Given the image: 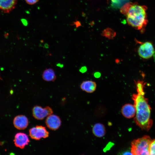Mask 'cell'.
<instances>
[{
    "mask_svg": "<svg viewBox=\"0 0 155 155\" xmlns=\"http://www.w3.org/2000/svg\"><path fill=\"white\" fill-rule=\"evenodd\" d=\"M138 52L141 57L145 59L149 58L154 54L153 45L150 42L142 43L139 47Z\"/></svg>",
    "mask_w": 155,
    "mask_h": 155,
    "instance_id": "5b68a950",
    "label": "cell"
},
{
    "mask_svg": "<svg viewBox=\"0 0 155 155\" xmlns=\"http://www.w3.org/2000/svg\"><path fill=\"white\" fill-rule=\"evenodd\" d=\"M14 126L19 130L26 128L28 125L27 118L24 115H19L15 117L13 120Z\"/></svg>",
    "mask_w": 155,
    "mask_h": 155,
    "instance_id": "9c48e42d",
    "label": "cell"
},
{
    "mask_svg": "<svg viewBox=\"0 0 155 155\" xmlns=\"http://www.w3.org/2000/svg\"><path fill=\"white\" fill-rule=\"evenodd\" d=\"M147 7L137 3L128 2L120 9L121 13L126 17L128 24L138 30L144 28L148 23Z\"/></svg>",
    "mask_w": 155,
    "mask_h": 155,
    "instance_id": "7a4b0ae2",
    "label": "cell"
},
{
    "mask_svg": "<svg viewBox=\"0 0 155 155\" xmlns=\"http://www.w3.org/2000/svg\"><path fill=\"white\" fill-rule=\"evenodd\" d=\"M108 0H107V3H108Z\"/></svg>",
    "mask_w": 155,
    "mask_h": 155,
    "instance_id": "603a6c76",
    "label": "cell"
},
{
    "mask_svg": "<svg viewBox=\"0 0 155 155\" xmlns=\"http://www.w3.org/2000/svg\"><path fill=\"white\" fill-rule=\"evenodd\" d=\"M42 77L44 80L46 81H54L56 76L54 70L51 68L46 69L43 72Z\"/></svg>",
    "mask_w": 155,
    "mask_h": 155,
    "instance_id": "5bb4252c",
    "label": "cell"
},
{
    "mask_svg": "<svg viewBox=\"0 0 155 155\" xmlns=\"http://www.w3.org/2000/svg\"><path fill=\"white\" fill-rule=\"evenodd\" d=\"M29 134L31 138L36 140L46 138L49 135V132L45 127L39 125H37L30 129Z\"/></svg>",
    "mask_w": 155,
    "mask_h": 155,
    "instance_id": "277c9868",
    "label": "cell"
},
{
    "mask_svg": "<svg viewBox=\"0 0 155 155\" xmlns=\"http://www.w3.org/2000/svg\"><path fill=\"white\" fill-rule=\"evenodd\" d=\"M33 117L38 120H42L45 117L52 114V109L49 106L43 108L38 106H34L32 110Z\"/></svg>",
    "mask_w": 155,
    "mask_h": 155,
    "instance_id": "8992f818",
    "label": "cell"
},
{
    "mask_svg": "<svg viewBox=\"0 0 155 155\" xmlns=\"http://www.w3.org/2000/svg\"><path fill=\"white\" fill-rule=\"evenodd\" d=\"M100 74L99 72H97L95 73L94 76L96 78H98L100 76Z\"/></svg>",
    "mask_w": 155,
    "mask_h": 155,
    "instance_id": "ffe728a7",
    "label": "cell"
},
{
    "mask_svg": "<svg viewBox=\"0 0 155 155\" xmlns=\"http://www.w3.org/2000/svg\"><path fill=\"white\" fill-rule=\"evenodd\" d=\"M121 113L124 117L131 118L136 115V109L134 105L130 104H125L122 107Z\"/></svg>",
    "mask_w": 155,
    "mask_h": 155,
    "instance_id": "30bf717a",
    "label": "cell"
},
{
    "mask_svg": "<svg viewBox=\"0 0 155 155\" xmlns=\"http://www.w3.org/2000/svg\"><path fill=\"white\" fill-rule=\"evenodd\" d=\"M92 131L93 135L96 137L101 138L104 136L106 130L105 125L100 123H95L93 126Z\"/></svg>",
    "mask_w": 155,
    "mask_h": 155,
    "instance_id": "7c38bea8",
    "label": "cell"
},
{
    "mask_svg": "<svg viewBox=\"0 0 155 155\" xmlns=\"http://www.w3.org/2000/svg\"><path fill=\"white\" fill-rule=\"evenodd\" d=\"M119 155H133L131 149H128L121 152Z\"/></svg>",
    "mask_w": 155,
    "mask_h": 155,
    "instance_id": "ac0fdd59",
    "label": "cell"
},
{
    "mask_svg": "<svg viewBox=\"0 0 155 155\" xmlns=\"http://www.w3.org/2000/svg\"><path fill=\"white\" fill-rule=\"evenodd\" d=\"M126 0H111L112 5L113 7L120 6Z\"/></svg>",
    "mask_w": 155,
    "mask_h": 155,
    "instance_id": "e0dca14e",
    "label": "cell"
},
{
    "mask_svg": "<svg viewBox=\"0 0 155 155\" xmlns=\"http://www.w3.org/2000/svg\"><path fill=\"white\" fill-rule=\"evenodd\" d=\"M46 124L49 129L55 130L58 129L61 125V121L58 116L51 114L48 116L45 120Z\"/></svg>",
    "mask_w": 155,
    "mask_h": 155,
    "instance_id": "52a82bcc",
    "label": "cell"
},
{
    "mask_svg": "<svg viewBox=\"0 0 155 155\" xmlns=\"http://www.w3.org/2000/svg\"><path fill=\"white\" fill-rule=\"evenodd\" d=\"M86 70V69L85 68V67H82L80 70V71L82 72H85Z\"/></svg>",
    "mask_w": 155,
    "mask_h": 155,
    "instance_id": "44dd1931",
    "label": "cell"
},
{
    "mask_svg": "<svg viewBox=\"0 0 155 155\" xmlns=\"http://www.w3.org/2000/svg\"><path fill=\"white\" fill-rule=\"evenodd\" d=\"M17 0H0V7L5 13H8L15 7Z\"/></svg>",
    "mask_w": 155,
    "mask_h": 155,
    "instance_id": "8fae6325",
    "label": "cell"
},
{
    "mask_svg": "<svg viewBox=\"0 0 155 155\" xmlns=\"http://www.w3.org/2000/svg\"><path fill=\"white\" fill-rule=\"evenodd\" d=\"M137 93L132 95L136 113L134 121L136 125L142 130L149 131L153 124L150 118L151 108L148 103V100L145 96L144 88L146 83L143 81H135Z\"/></svg>",
    "mask_w": 155,
    "mask_h": 155,
    "instance_id": "6da1fadb",
    "label": "cell"
},
{
    "mask_svg": "<svg viewBox=\"0 0 155 155\" xmlns=\"http://www.w3.org/2000/svg\"><path fill=\"white\" fill-rule=\"evenodd\" d=\"M149 150L150 155H155V139L152 140L150 144Z\"/></svg>",
    "mask_w": 155,
    "mask_h": 155,
    "instance_id": "2e32d148",
    "label": "cell"
},
{
    "mask_svg": "<svg viewBox=\"0 0 155 155\" xmlns=\"http://www.w3.org/2000/svg\"><path fill=\"white\" fill-rule=\"evenodd\" d=\"M97 84L94 81L88 80L83 81L80 85V88L83 91L88 93L94 92L96 90Z\"/></svg>",
    "mask_w": 155,
    "mask_h": 155,
    "instance_id": "4fadbf2b",
    "label": "cell"
},
{
    "mask_svg": "<svg viewBox=\"0 0 155 155\" xmlns=\"http://www.w3.org/2000/svg\"><path fill=\"white\" fill-rule=\"evenodd\" d=\"M154 60L155 62V51L154 52Z\"/></svg>",
    "mask_w": 155,
    "mask_h": 155,
    "instance_id": "7402d4cb",
    "label": "cell"
},
{
    "mask_svg": "<svg viewBox=\"0 0 155 155\" xmlns=\"http://www.w3.org/2000/svg\"><path fill=\"white\" fill-rule=\"evenodd\" d=\"M116 32L111 28H107L102 31L101 33L102 36L109 39H113L115 36Z\"/></svg>",
    "mask_w": 155,
    "mask_h": 155,
    "instance_id": "9a60e30c",
    "label": "cell"
},
{
    "mask_svg": "<svg viewBox=\"0 0 155 155\" xmlns=\"http://www.w3.org/2000/svg\"><path fill=\"white\" fill-rule=\"evenodd\" d=\"M26 2L28 4L33 5L37 2L39 0H25Z\"/></svg>",
    "mask_w": 155,
    "mask_h": 155,
    "instance_id": "d6986e66",
    "label": "cell"
},
{
    "mask_svg": "<svg viewBox=\"0 0 155 155\" xmlns=\"http://www.w3.org/2000/svg\"><path fill=\"white\" fill-rule=\"evenodd\" d=\"M15 146L21 149H23L30 142L28 135L25 133L20 132L15 135L13 140Z\"/></svg>",
    "mask_w": 155,
    "mask_h": 155,
    "instance_id": "ba28073f",
    "label": "cell"
},
{
    "mask_svg": "<svg viewBox=\"0 0 155 155\" xmlns=\"http://www.w3.org/2000/svg\"><path fill=\"white\" fill-rule=\"evenodd\" d=\"M152 140L150 137L147 135L133 140L131 148L133 155H150L149 148Z\"/></svg>",
    "mask_w": 155,
    "mask_h": 155,
    "instance_id": "3957f363",
    "label": "cell"
}]
</instances>
